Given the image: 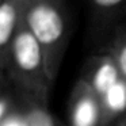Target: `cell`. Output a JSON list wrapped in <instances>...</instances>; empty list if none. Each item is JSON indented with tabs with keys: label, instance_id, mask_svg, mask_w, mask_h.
I'll return each instance as SVG.
<instances>
[{
	"label": "cell",
	"instance_id": "cell-1",
	"mask_svg": "<svg viewBox=\"0 0 126 126\" xmlns=\"http://www.w3.org/2000/svg\"><path fill=\"white\" fill-rule=\"evenodd\" d=\"M25 23L45 56L46 69L54 83L69 42V15L65 0H27Z\"/></svg>",
	"mask_w": 126,
	"mask_h": 126
},
{
	"label": "cell",
	"instance_id": "cell-2",
	"mask_svg": "<svg viewBox=\"0 0 126 126\" xmlns=\"http://www.w3.org/2000/svg\"><path fill=\"white\" fill-rule=\"evenodd\" d=\"M4 73L15 90L49 102L53 81L47 73L42 47L27 29L25 19L11 45Z\"/></svg>",
	"mask_w": 126,
	"mask_h": 126
},
{
	"label": "cell",
	"instance_id": "cell-3",
	"mask_svg": "<svg viewBox=\"0 0 126 126\" xmlns=\"http://www.w3.org/2000/svg\"><path fill=\"white\" fill-rule=\"evenodd\" d=\"M66 123L68 126H104L100 98L81 79L72 88Z\"/></svg>",
	"mask_w": 126,
	"mask_h": 126
},
{
	"label": "cell",
	"instance_id": "cell-4",
	"mask_svg": "<svg viewBox=\"0 0 126 126\" xmlns=\"http://www.w3.org/2000/svg\"><path fill=\"white\" fill-rule=\"evenodd\" d=\"M80 79L84 80L100 98L110 88L114 87L122 79V76L114 56L106 50L88 58L83 66Z\"/></svg>",
	"mask_w": 126,
	"mask_h": 126
},
{
	"label": "cell",
	"instance_id": "cell-5",
	"mask_svg": "<svg viewBox=\"0 0 126 126\" xmlns=\"http://www.w3.org/2000/svg\"><path fill=\"white\" fill-rule=\"evenodd\" d=\"M27 0H4L0 7V72H6L10 49L23 20Z\"/></svg>",
	"mask_w": 126,
	"mask_h": 126
},
{
	"label": "cell",
	"instance_id": "cell-6",
	"mask_svg": "<svg viewBox=\"0 0 126 126\" xmlns=\"http://www.w3.org/2000/svg\"><path fill=\"white\" fill-rule=\"evenodd\" d=\"M15 91L26 126H68V123L60 121L50 111L46 102L18 90Z\"/></svg>",
	"mask_w": 126,
	"mask_h": 126
},
{
	"label": "cell",
	"instance_id": "cell-7",
	"mask_svg": "<svg viewBox=\"0 0 126 126\" xmlns=\"http://www.w3.org/2000/svg\"><path fill=\"white\" fill-rule=\"evenodd\" d=\"M104 115V126H112L126 115V81L121 79L103 96H100Z\"/></svg>",
	"mask_w": 126,
	"mask_h": 126
},
{
	"label": "cell",
	"instance_id": "cell-8",
	"mask_svg": "<svg viewBox=\"0 0 126 126\" xmlns=\"http://www.w3.org/2000/svg\"><path fill=\"white\" fill-rule=\"evenodd\" d=\"M92 15L99 22H111L126 12V0H88Z\"/></svg>",
	"mask_w": 126,
	"mask_h": 126
},
{
	"label": "cell",
	"instance_id": "cell-9",
	"mask_svg": "<svg viewBox=\"0 0 126 126\" xmlns=\"http://www.w3.org/2000/svg\"><path fill=\"white\" fill-rule=\"evenodd\" d=\"M109 52L114 56L115 61L118 64V68H119L121 76L126 81V30L117 34Z\"/></svg>",
	"mask_w": 126,
	"mask_h": 126
},
{
	"label": "cell",
	"instance_id": "cell-10",
	"mask_svg": "<svg viewBox=\"0 0 126 126\" xmlns=\"http://www.w3.org/2000/svg\"><path fill=\"white\" fill-rule=\"evenodd\" d=\"M0 126H26L25 118H23L22 110H20L19 102H18L16 91H15V103H14V106H12V109L10 110V112L7 114V117L3 119V122L0 123Z\"/></svg>",
	"mask_w": 126,
	"mask_h": 126
},
{
	"label": "cell",
	"instance_id": "cell-11",
	"mask_svg": "<svg viewBox=\"0 0 126 126\" xmlns=\"http://www.w3.org/2000/svg\"><path fill=\"white\" fill-rule=\"evenodd\" d=\"M14 103H15V90L12 85H10L7 92L0 98V123L3 122V119L7 117V114L12 109Z\"/></svg>",
	"mask_w": 126,
	"mask_h": 126
},
{
	"label": "cell",
	"instance_id": "cell-12",
	"mask_svg": "<svg viewBox=\"0 0 126 126\" xmlns=\"http://www.w3.org/2000/svg\"><path fill=\"white\" fill-rule=\"evenodd\" d=\"M6 85H10V81L7 79L6 73L0 72V87H6Z\"/></svg>",
	"mask_w": 126,
	"mask_h": 126
},
{
	"label": "cell",
	"instance_id": "cell-13",
	"mask_svg": "<svg viewBox=\"0 0 126 126\" xmlns=\"http://www.w3.org/2000/svg\"><path fill=\"white\" fill-rule=\"evenodd\" d=\"M112 126H126V115H123L121 119H118Z\"/></svg>",
	"mask_w": 126,
	"mask_h": 126
},
{
	"label": "cell",
	"instance_id": "cell-14",
	"mask_svg": "<svg viewBox=\"0 0 126 126\" xmlns=\"http://www.w3.org/2000/svg\"><path fill=\"white\" fill-rule=\"evenodd\" d=\"M10 85H11V84H10ZM10 85H6V87H0V98H1V96H3L4 94L7 92V90L10 88Z\"/></svg>",
	"mask_w": 126,
	"mask_h": 126
},
{
	"label": "cell",
	"instance_id": "cell-15",
	"mask_svg": "<svg viewBox=\"0 0 126 126\" xmlns=\"http://www.w3.org/2000/svg\"><path fill=\"white\" fill-rule=\"evenodd\" d=\"M4 3V0H0V7H1V4Z\"/></svg>",
	"mask_w": 126,
	"mask_h": 126
}]
</instances>
